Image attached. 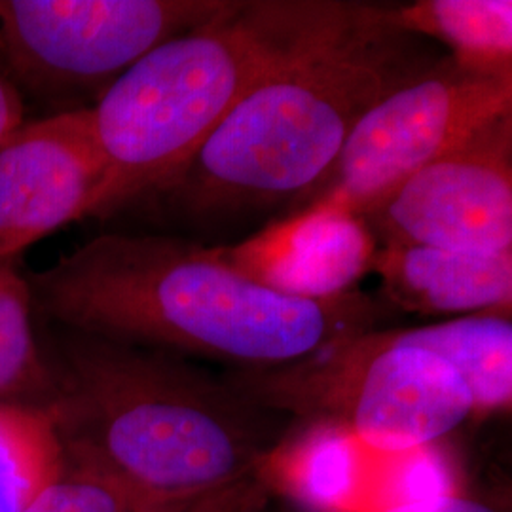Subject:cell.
Wrapping results in <instances>:
<instances>
[{
  "label": "cell",
  "instance_id": "obj_1",
  "mask_svg": "<svg viewBox=\"0 0 512 512\" xmlns=\"http://www.w3.org/2000/svg\"><path fill=\"white\" fill-rule=\"evenodd\" d=\"M25 277L57 327L238 370L296 363L391 311L359 291L325 302L275 293L211 247L160 234H103Z\"/></svg>",
  "mask_w": 512,
  "mask_h": 512
},
{
  "label": "cell",
  "instance_id": "obj_2",
  "mask_svg": "<svg viewBox=\"0 0 512 512\" xmlns=\"http://www.w3.org/2000/svg\"><path fill=\"white\" fill-rule=\"evenodd\" d=\"M435 61L420 37L387 21L385 4L315 0L291 52L152 198L198 226L296 205L366 112Z\"/></svg>",
  "mask_w": 512,
  "mask_h": 512
},
{
  "label": "cell",
  "instance_id": "obj_3",
  "mask_svg": "<svg viewBox=\"0 0 512 512\" xmlns=\"http://www.w3.org/2000/svg\"><path fill=\"white\" fill-rule=\"evenodd\" d=\"M46 353L65 461L137 494L217 490L255 475L274 448L275 412L181 355L63 327Z\"/></svg>",
  "mask_w": 512,
  "mask_h": 512
},
{
  "label": "cell",
  "instance_id": "obj_4",
  "mask_svg": "<svg viewBox=\"0 0 512 512\" xmlns=\"http://www.w3.org/2000/svg\"><path fill=\"white\" fill-rule=\"evenodd\" d=\"M315 0H230L143 55L92 107L107 171L90 211L109 219L173 183L239 99L291 52Z\"/></svg>",
  "mask_w": 512,
  "mask_h": 512
},
{
  "label": "cell",
  "instance_id": "obj_5",
  "mask_svg": "<svg viewBox=\"0 0 512 512\" xmlns=\"http://www.w3.org/2000/svg\"><path fill=\"white\" fill-rule=\"evenodd\" d=\"M239 395L302 423L330 425L380 452H414L475 418L458 372L431 351L366 330L274 368L222 376Z\"/></svg>",
  "mask_w": 512,
  "mask_h": 512
},
{
  "label": "cell",
  "instance_id": "obj_6",
  "mask_svg": "<svg viewBox=\"0 0 512 512\" xmlns=\"http://www.w3.org/2000/svg\"><path fill=\"white\" fill-rule=\"evenodd\" d=\"M230 0H0V55L21 95L55 112L92 109L169 38L217 18Z\"/></svg>",
  "mask_w": 512,
  "mask_h": 512
},
{
  "label": "cell",
  "instance_id": "obj_7",
  "mask_svg": "<svg viewBox=\"0 0 512 512\" xmlns=\"http://www.w3.org/2000/svg\"><path fill=\"white\" fill-rule=\"evenodd\" d=\"M507 114L512 76L473 73L440 57L366 112L296 209L329 203L366 217L421 167Z\"/></svg>",
  "mask_w": 512,
  "mask_h": 512
},
{
  "label": "cell",
  "instance_id": "obj_8",
  "mask_svg": "<svg viewBox=\"0 0 512 512\" xmlns=\"http://www.w3.org/2000/svg\"><path fill=\"white\" fill-rule=\"evenodd\" d=\"M363 219L378 245L512 253V114L421 167Z\"/></svg>",
  "mask_w": 512,
  "mask_h": 512
},
{
  "label": "cell",
  "instance_id": "obj_9",
  "mask_svg": "<svg viewBox=\"0 0 512 512\" xmlns=\"http://www.w3.org/2000/svg\"><path fill=\"white\" fill-rule=\"evenodd\" d=\"M105 171L92 109L25 120L0 147V260L88 219Z\"/></svg>",
  "mask_w": 512,
  "mask_h": 512
},
{
  "label": "cell",
  "instance_id": "obj_10",
  "mask_svg": "<svg viewBox=\"0 0 512 512\" xmlns=\"http://www.w3.org/2000/svg\"><path fill=\"white\" fill-rule=\"evenodd\" d=\"M437 444L414 452L372 450L346 431L304 423L258 467L310 512H387L452 492Z\"/></svg>",
  "mask_w": 512,
  "mask_h": 512
},
{
  "label": "cell",
  "instance_id": "obj_11",
  "mask_svg": "<svg viewBox=\"0 0 512 512\" xmlns=\"http://www.w3.org/2000/svg\"><path fill=\"white\" fill-rule=\"evenodd\" d=\"M378 241L366 220L310 203L234 245L211 247L222 264L275 293L325 302L355 293L372 272Z\"/></svg>",
  "mask_w": 512,
  "mask_h": 512
},
{
  "label": "cell",
  "instance_id": "obj_12",
  "mask_svg": "<svg viewBox=\"0 0 512 512\" xmlns=\"http://www.w3.org/2000/svg\"><path fill=\"white\" fill-rule=\"evenodd\" d=\"M385 306L418 315H473L512 308V253L476 255L384 243L372 262Z\"/></svg>",
  "mask_w": 512,
  "mask_h": 512
},
{
  "label": "cell",
  "instance_id": "obj_13",
  "mask_svg": "<svg viewBox=\"0 0 512 512\" xmlns=\"http://www.w3.org/2000/svg\"><path fill=\"white\" fill-rule=\"evenodd\" d=\"M391 336L403 346L431 351L452 366L471 393L475 416L511 410V313H473L435 325L393 329Z\"/></svg>",
  "mask_w": 512,
  "mask_h": 512
},
{
  "label": "cell",
  "instance_id": "obj_14",
  "mask_svg": "<svg viewBox=\"0 0 512 512\" xmlns=\"http://www.w3.org/2000/svg\"><path fill=\"white\" fill-rule=\"evenodd\" d=\"M385 18L404 33L440 40L467 71L512 76L511 0H418L385 6Z\"/></svg>",
  "mask_w": 512,
  "mask_h": 512
},
{
  "label": "cell",
  "instance_id": "obj_15",
  "mask_svg": "<svg viewBox=\"0 0 512 512\" xmlns=\"http://www.w3.org/2000/svg\"><path fill=\"white\" fill-rule=\"evenodd\" d=\"M35 311L18 258L0 260V404L50 412L54 372L46 346L38 338Z\"/></svg>",
  "mask_w": 512,
  "mask_h": 512
},
{
  "label": "cell",
  "instance_id": "obj_16",
  "mask_svg": "<svg viewBox=\"0 0 512 512\" xmlns=\"http://www.w3.org/2000/svg\"><path fill=\"white\" fill-rule=\"evenodd\" d=\"M65 469L48 410L0 404V512H19Z\"/></svg>",
  "mask_w": 512,
  "mask_h": 512
},
{
  "label": "cell",
  "instance_id": "obj_17",
  "mask_svg": "<svg viewBox=\"0 0 512 512\" xmlns=\"http://www.w3.org/2000/svg\"><path fill=\"white\" fill-rule=\"evenodd\" d=\"M158 503L164 501L65 461L63 473L19 512H135Z\"/></svg>",
  "mask_w": 512,
  "mask_h": 512
},
{
  "label": "cell",
  "instance_id": "obj_18",
  "mask_svg": "<svg viewBox=\"0 0 512 512\" xmlns=\"http://www.w3.org/2000/svg\"><path fill=\"white\" fill-rule=\"evenodd\" d=\"M260 482V476L255 473L211 492L164 501L135 512H239L249 497L255 494Z\"/></svg>",
  "mask_w": 512,
  "mask_h": 512
},
{
  "label": "cell",
  "instance_id": "obj_19",
  "mask_svg": "<svg viewBox=\"0 0 512 512\" xmlns=\"http://www.w3.org/2000/svg\"><path fill=\"white\" fill-rule=\"evenodd\" d=\"M387 512H509V509H505L503 503H497L488 497L461 494L452 490Z\"/></svg>",
  "mask_w": 512,
  "mask_h": 512
},
{
  "label": "cell",
  "instance_id": "obj_20",
  "mask_svg": "<svg viewBox=\"0 0 512 512\" xmlns=\"http://www.w3.org/2000/svg\"><path fill=\"white\" fill-rule=\"evenodd\" d=\"M25 122V101L0 55V147Z\"/></svg>",
  "mask_w": 512,
  "mask_h": 512
},
{
  "label": "cell",
  "instance_id": "obj_21",
  "mask_svg": "<svg viewBox=\"0 0 512 512\" xmlns=\"http://www.w3.org/2000/svg\"><path fill=\"white\" fill-rule=\"evenodd\" d=\"M262 480V478H260ZM268 486L264 482H260V486L256 488L255 494L249 497V501L243 505V509L239 512H270V499H268Z\"/></svg>",
  "mask_w": 512,
  "mask_h": 512
}]
</instances>
